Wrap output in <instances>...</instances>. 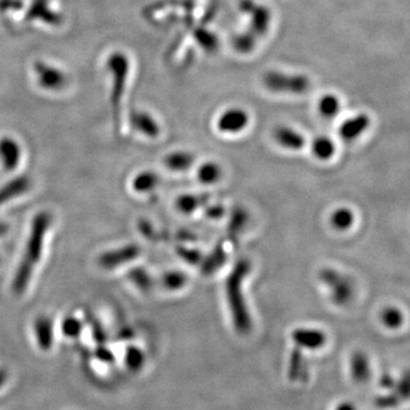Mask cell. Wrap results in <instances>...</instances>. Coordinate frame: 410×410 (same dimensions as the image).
I'll list each match as a JSON object with an SVG mask.
<instances>
[{"label": "cell", "instance_id": "20", "mask_svg": "<svg viewBox=\"0 0 410 410\" xmlns=\"http://www.w3.org/2000/svg\"><path fill=\"white\" fill-rule=\"evenodd\" d=\"M329 222V225L334 231L344 233V231H350L355 225V212L348 206H339L331 212Z\"/></svg>", "mask_w": 410, "mask_h": 410}, {"label": "cell", "instance_id": "32", "mask_svg": "<svg viewBox=\"0 0 410 410\" xmlns=\"http://www.w3.org/2000/svg\"><path fill=\"white\" fill-rule=\"evenodd\" d=\"M82 322L73 316L66 317L61 324V331L68 339H75L82 332Z\"/></svg>", "mask_w": 410, "mask_h": 410}, {"label": "cell", "instance_id": "15", "mask_svg": "<svg viewBox=\"0 0 410 410\" xmlns=\"http://www.w3.org/2000/svg\"><path fill=\"white\" fill-rule=\"evenodd\" d=\"M371 120L367 114H358L350 117L340 126L339 134L345 141H353L358 139L369 127Z\"/></svg>", "mask_w": 410, "mask_h": 410}, {"label": "cell", "instance_id": "8", "mask_svg": "<svg viewBox=\"0 0 410 410\" xmlns=\"http://www.w3.org/2000/svg\"><path fill=\"white\" fill-rule=\"evenodd\" d=\"M291 340L295 345V348H299L300 350L318 351L327 343V335L322 329L317 327L301 326L292 331Z\"/></svg>", "mask_w": 410, "mask_h": 410}, {"label": "cell", "instance_id": "7", "mask_svg": "<svg viewBox=\"0 0 410 410\" xmlns=\"http://www.w3.org/2000/svg\"><path fill=\"white\" fill-rule=\"evenodd\" d=\"M35 75L37 77V82L41 88L48 91L61 90L68 84V77L66 73L49 63L39 62L35 63L33 66Z\"/></svg>", "mask_w": 410, "mask_h": 410}, {"label": "cell", "instance_id": "19", "mask_svg": "<svg viewBox=\"0 0 410 410\" xmlns=\"http://www.w3.org/2000/svg\"><path fill=\"white\" fill-rule=\"evenodd\" d=\"M224 177L222 166L215 161H204L196 169V179L201 185H217Z\"/></svg>", "mask_w": 410, "mask_h": 410}, {"label": "cell", "instance_id": "17", "mask_svg": "<svg viewBox=\"0 0 410 410\" xmlns=\"http://www.w3.org/2000/svg\"><path fill=\"white\" fill-rule=\"evenodd\" d=\"M33 332L36 341L43 351H48L54 343V326L52 319L45 315H40L33 322Z\"/></svg>", "mask_w": 410, "mask_h": 410}, {"label": "cell", "instance_id": "5", "mask_svg": "<svg viewBox=\"0 0 410 410\" xmlns=\"http://www.w3.org/2000/svg\"><path fill=\"white\" fill-rule=\"evenodd\" d=\"M264 87L276 94L302 95L310 88V79L304 75H287L286 72H264L262 75Z\"/></svg>", "mask_w": 410, "mask_h": 410}, {"label": "cell", "instance_id": "21", "mask_svg": "<svg viewBox=\"0 0 410 410\" xmlns=\"http://www.w3.org/2000/svg\"><path fill=\"white\" fill-rule=\"evenodd\" d=\"M371 362L362 351H355L350 358V374L358 383L367 381L371 376Z\"/></svg>", "mask_w": 410, "mask_h": 410}, {"label": "cell", "instance_id": "27", "mask_svg": "<svg viewBox=\"0 0 410 410\" xmlns=\"http://www.w3.org/2000/svg\"><path fill=\"white\" fill-rule=\"evenodd\" d=\"M341 110V101L335 95H324L318 101V112L322 117L332 119L339 114Z\"/></svg>", "mask_w": 410, "mask_h": 410}, {"label": "cell", "instance_id": "23", "mask_svg": "<svg viewBox=\"0 0 410 410\" xmlns=\"http://www.w3.org/2000/svg\"><path fill=\"white\" fill-rule=\"evenodd\" d=\"M311 153L313 157L320 162L332 159L336 153V145L333 139L327 136H318L311 143Z\"/></svg>", "mask_w": 410, "mask_h": 410}, {"label": "cell", "instance_id": "29", "mask_svg": "<svg viewBox=\"0 0 410 410\" xmlns=\"http://www.w3.org/2000/svg\"><path fill=\"white\" fill-rule=\"evenodd\" d=\"M145 362H146V357L141 349L131 345L126 350L124 364L130 371H139L140 369H143Z\"/></svg>", "mask_w": 410, "mask_h": 410}, {"label": "cell", "instance_id": "25", "mask_svg": "<svg viewBox=\"0 0 410 410\" xmlns=\"http://www.w3.org/2000/svg\"><path fill=\"white\" fill-rule=\"evenodd\" d=\"M188 283V277L184 271H169L162 273L159 284L168 292H179Z\"/></svg>", "mask_w": 410, "mask_h": 410}, {"label": "cell", "instance_id": "6", "mask_svg": "<svg viewBox=\"0 0 410 410\" xmlns=\"http://www.w3.org/2000/svg\"><path fill=\"white\" fill-rule=\"evenodd\" d=\"M242 13L250 17L251 32L259 38L268 32L271 28V12L269 8L255 3L254 0H240L238 3Z\"/></svg>", "mask_w": 410, "mask_h": 410}, {"label": "cell", "instance_id": "10", "mask_svg": "<svg viewBox=\"0 0 410 410\" xmlns=\"http://www.w3.org/2000/svg\"><path fill=\"white\" fill-rule=\"evenodd\" d=\"M250 124V115L244 108H231L222 112L217 120V129L222 134H241Z\"/></svg>", "mask_w": 410, "mask_h": 410}, {"label": "cell", "instance_id": "18", "mask_svg": "<svg viewBox=\"0 0 410 410\" xmlns=\"http://www.w3.org/2000/svg\"><path fill=\"white\" fill-rule=\"evenodd\" d=\"M163 163L166 169L173 173H185L187 170L192 169L195 164V157L194 154L188 150H177L166 154Z\"/></svg>", "mask_w": 410, "mask_h": 410}, {"label": "cell", "instance_id": "38", "mask_svg": "<svg viewBox=\"0 0 410 410\" xmlns=\"http://www.w3.org/2000/svg\"><path fill=\"white\" fill-rule=\"evenodd\" d=\"M334 410H357V408L351 404V402H341V404L336 406Z\"/></svg>", "mask_w": 410, "mask_h": 410}, {"label": "cell", "instance_id": "30", "mask_svg": "<svg viewBox=\"0 0 410 410\" xmlns=\"http://www.w3.org/2000/svg\"><path fill=\"white\" fill-rule=\"evenodd\" d=\"M257 39V37L254 36L251 31L250 32L237 33L233 38V47L235 50H237L241 54H248L255 48Z\"/></svg>", "mask_w": 410, "mask_h": 410}, {"label": "cell", "instance_id": "40", "mask_svg": "<svg viewBox=\"0 0 410 410\" xmlns=\"http://www.w3.org/2000/svg\"><path fill=\"white\" fill-rule=\"evenodd\" d=\"M7 231H8V227H7L6 224L0 222V236L6 234Z\"/></svg>", "mask_w": 410, "mask_h": 410}, {"label": "cell", "instance_id": "31", "mask_svg": "<svg viewBox=\"0 0 410 410\" xmlns=\"http://www.w3.org/2000/svg\"><path fill=\"white\" fill-rule=\"evenodd\" d=\"M226 261V253L222 246H218L215 248L210 254V257L208 259H205L203 262V268H204L205 273H215V271H218L220 268L224 266Z\"/></svg>", "mask_w": 410, "mask_h": 410}, {"label": "cell", "instance_id": "11", "mask_svg": "<svg viewBox=\"0 0 410 410\" xmlns=\"http://www.w3.org/2000/svg\"><path fill=\"white\" fill-rule=\"evenodd\" d=\"M273 136L275 141L284 150L297 152L306 146V139L304 135L290 126H278L275 128Z\"/></svg>", "mask_w": 410, "mask_h": 410}, {"label": "cell", "instance_id": "13", "mask_svg": "<svg viewBox=\"0 0 410 410\" xmlns=\"http://www.w3.org/2000/svg\"><path fill=\"white\" fill-rule=\"evenodd\" d=\"M26 17L28 21H40L49 26H59L63 22L62 15L52 10L50 0H32Z\"/></svg>", "mask_w": 410, "mask_h": 410}, {"label": "cell", "instance_id": "1", "mask_svg": "<svg viewBox=\"0 0 410 410\" xmlns=\"http://www.w3.org/2000/svg\"><path fill=\"white\" fill-rule=\"evenodd\" d=\"M52 222V215L48 211L39 212L33 217L26 248L12 282V291L15 295H22L29 286L35 268L38 266L43 257L46 235L48 233Z\"/></svg>", "mask_w": 410, "mask_h": 410}, {"label": "cell", "instance_id": "12", "mask_svg": "<svg viewBox=\"0 0 410 410\" xmlns=\"http://www.w3.org/2000/svg\"><path fill=\"white\" fill-rule=\"evenodd\" d=\"M22 159V147L12 137L0 138V164L5 171H14L20 166Z\"/></svg>", "mask_w": 410, "mask_h": 410}, {"label": "cell", "instance_id": "4", "mask_svg": "<svg viewBox=\"0 0 410 410\" xmlns=\"http://www.w3.org/2000/svg\"><path fill=\"white\" fill-rule=\"evenodd\" d=\"M318 278L329 291L331 301L335 306H348L355 297V284L351 278L336 271L335 268H322L318 273Z\"/></svg>", "mask_w": 410, "mask_h": 410}, {"label": "cell", "instance_id": "39", "mask_svg": "<svg viewBox=\"0 0 410 410\" xmlns=\"http://www.w3.org/2000/svg\"><path fill=\"white\" fill-rule=\"evenodd\" d=\"M7 374L3 369H0V387H3V383L6 382Z\"/></svg>", "mask_w": 410, "mask_h": 410}, {"label": "cell", "instance_id": "16", "mask_svg": "<svg viewBox=\"0 0 410 410\" xmlns=\"http://www.w3.org/2000/svg\"><path fill=\"white\" fill-rule=\"evenodd\" d=\"M130 124L135 130L148 138H157L161 133L159 122L148 112H133L130 115Z\"/></svg>", "mask_w": 410, "mask_h": 410}, {"label": "cell", "instance_id": "34", "mask_svg": "<svg viewBox=\"0 0 410 410\" xmlns=\"http://www.w3.org/2000/svg\"><path fill=\"white\" fill-rule=\"evenodd\" d=\"M303 358L301 350L299 348L294 349L291 355L290 364H289V376L292 380H295L297 376L302 375Z\"/></svg>", "mask_w": 410, "mask_h": 410}, {"label": "cell", "instance_id": "36", "mask_svg": "<svg viewBox=\"0 0 410 410\" xmlns=\"http://www.w3.org/2000/svg\"><path fill=\"white\" fill-rule=\"evenodd\" d=\"M179 254L180 257L185 259L186 261H189V262H193V264H195L201 259L199 254L195 250H192V248L189 250V248H182Z\"/></svg>", "mask_w": 410, "mask_h": 410}, {"label": "cell", "instance_id": "33", "mask_svg": "<svg viewBox=\"0 0 410 410\" xmlns=\"http://www.w3.org/2000/svg\"><path fill=\"white\" fill-rule=\"evenodd\" d=\"M248 224V213L245 212L243 208H236L231 217V222H229V228H231V233L238 234L244 229L245 226Z\"/></svg>", "mask_w": 410, "mask_h": 410}, {"label": "cell", "instance_id": "35", "mask_svg": "<svg viewBox=\"0 0 410 410\" xmlns=\"http://www.w3.org/2000/svg\"><path fill=\"white\" fill-rule=\"evenodd\" d=\"M225 208L222 205H210L205 208V215L210 219H220L225 215Z\"/></svg>", "mask_w": 410, "mask_h": 410}, {"label": "cell", "instance_id": "22", "mask_svg": "<svg viewBox=\"0 0 410 410\" xmlns=\"http://www.w3.org/2000/svg\"><path fill=\"white\" fill-rule=\"evenodd\" d=\"M159 176L153 170H144L137 173L133 178L131 187L135 193L138 194H147V193L153 192L159 187Z\"/></svg>", "mask_w": 410, "mask_h": 410}, {"label": "cell", "instance_id": "37", "mask_svg": "<svg viewBox=\"0 0 410 410\" xmlns=\"http://www.w3.org/2000/svg\"><path fill=\"white\" fill-rule=\"evenodd\" d=\"M96 355H97L98 359H101V360H103V362H113V353H112L110 350H108V349H98L97 353H96Z\"/></svg>", "mask_w": 410, "mask_h": 410}, {"label": "cell", "instance_id": "28", "mask_svg": "<svg viewBox=\"0 0 410 410\" xmlns=\"http://www.w3.org/2000/svg\"><path fill=\"white\" fill-rule=\"evenodd\" d=\"M380 320L387 329H400L404 322V313L397 306H385L380 313Z\"/></svg>", "mask_w": 410, "mask_h": 410}, {"label": "cell", "instance_id": "3", "mask_svg": "<svg viewBox=\"0 0 410 410\" xmlns=\"http://www.w3.org/2000/svg\"><path fill=\"white\" fill-rule=\"evenodd\" d=\"M106 68L111 72L112 80V108H113L114 120L117 126L120 127L121 120V101L124 94V89L127 87V80L130 72V61L124 52H114L108 56L106 61Z\"/></svg>", "mask_w": 410, "mask_h": 410}, {"label": "cell", "instance_id": "2", "mask_svg": "<svg viewBox=\"0 0 410 410\" xmlns=\"http://www.w3.org/2000/svg\"><path fill=\"white\" fill-rule=\"evenodd\" d=\"M251 269L252 266L248 259H238L228 273L225 282L226 301L231 324L234 326L235 331L241 335H246L253 327L244 293V282L250 275Z\"/></svg>", "mask_w": 410, "mask_h": 410}, {"label": "cell", "instance_id": "9", "mask_svg": "<svg viewBox=\"0 0 410 410\" xmlns=\"http://www.w3.org/2000/svg\"><path fill=\"white\" fill-rule=\"evenodd\" d=\"M140 255V248L136 244H128L121 248L108 250L101 253L97 259L99 267L105 271H113L115 268L136 260Z\"/></svg>", "mask_w": 410, "mask_h": 410}, {"label": "cell", "instance_id": "14", "mask_svg": "<svg viewBox=\"0 0 410 410\" xmlns=\"http://www.w3.org/2000/svg\"><path fill=\"white\" fill-rule=\"evenodd\" d=\"M32 182L28 176H17L0 187V206L29 192Z\"/></svg>", "mask_w": 410, "mask_h": 410}, {"label": "cell", "instance_id": "24", "mask_svg": "<svg viewBox=\"0 0 410 410\" xmlns=\"http://www.w3.org/2000/svg\"><path fill=\"white\" fill-rule=\"evenodd\" d=\"M208 203V196L182 194L176 199V208L182 215H193Z\"/></svg>", "mask_w": 410, "mask_h": 410}, {"label": "cell", "instance_id": "26", "mask_svg": "<svg viewBox=\"0 0 410 410\" xmlns=\"http://www.w3.org/2000/svg\"><path fill=\"white\" fill-rule=\"evenodd\" d=\"M128 280L134 284L138 290L144 293L152 291L154 286V280L152 275L141 267H135L128 273Z\"/></svg>", "mask_w": 410, "mask_h": 410}]
</instances>
